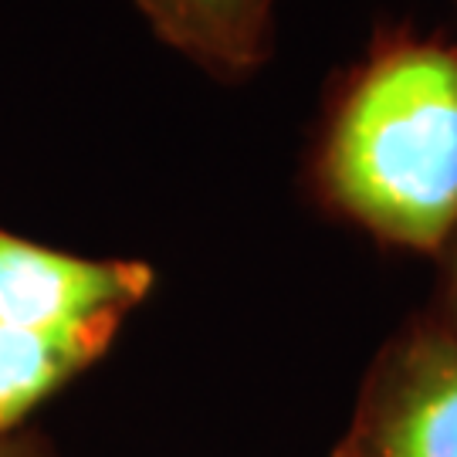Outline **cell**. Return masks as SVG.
Listing matches in <instances>:
<instances>
[{
  "label": "cell",
  "mask_w": 457,
  "mask_h": 457,
  "mask_svg": "<svg viewBox=\"0 0 457 457\" xmlns=\"http://www.w3.org/2000/svg\"><path fill=\"white\" fill-rule=\"evenodd\" d=\"M328 200L390 245L437 254L457 234V51L427 41L376 54L322 149Z\"/></svg>",
  "instance_id": "6da1fadb"
},
{
  "label": "cell",
  "mask_w": 457,
  "mask_h": 457,
  "mask_svg": "<svg viewBox=\"0 0 457 457\" xmlns=\"http://www.w3.org/2000/svg\"><path fill=\"white\" fill-rule=\"evenodd\" d=\"M336 457H457V328L427 319L383 353Z\"/></svg>",
  "instance_id": "7a4b0ae2"
},
{
  "label": "cell",
  "mask_w": 457,
  "mask_h": 457,
  "mask_svg": "<svg viewBox=\"0 0 457 457\" xmlns=\"http://www.w3.org/2000/svg\"><path fill=\"white\" fill-rule=\"evenodd\" d=\"M153 281L146 262L79 258L0 230V326L75 328L126 319Z\"/></svg>",
  "instance_id": "3957f363"
},
{
  "label": "cell",
  "mask_w": 457,
  "mask_h": 457,
  "mask_svg": "<svg viewBox=\"0 0 457 457\" xmlns=\"http://www.w3.org/2000/svg\"><path fill=\"white\" fill-rule=\"evenodd\" d=\"M122 319L75 328L0 326V437L112 345Z\"/></svg>",
  "instance_id": "277c9868"
},
{
  "label": "cell",
  "mask_w": 457,
  "mask_h": 457,
  "mask_svg": "<svg viewBox=\"0 0 457 457\" xmlns=\"http://www.w3.org/2000/svg\"><path fill=\"white\" fill-rule=\"evenodd\" d=\"M166 45L220 75L264 62L275 0H136Z\"/></svg>",
  "instance_id": "5b68a950"
},
{
  "label": "cell",
  "mask_w": 457,
  "mask_h": 457,
  "mask_svg": "<svg viewBox=\"0 0 457 457\" xmlns=\"http://www.w3.org/2000/svg\"><path fill=\"white\" fill-rule=\"evenodd\" d=\"M441 319L444 326L457 328V234L451 241V262H447V281H444V305H441Z\"/></svg>",
  "instance_id": "8992f818"
},
{
  "label": "cell",
  "mask_w": 457,
  "mask_h": 457,
  "mask_svg": "<svg viewBox=\"0 0 457 457\" xmlns=\"http://www.w3.org/2000/svg\"><path fill=\"white\" fill-rule=\"evenodd\" d=\"M0 457H45V454L37 451V444L7 441V437H0Z\"/></svg>",
  "instance_id": "52a82bcc"
}]
</instances>
